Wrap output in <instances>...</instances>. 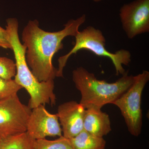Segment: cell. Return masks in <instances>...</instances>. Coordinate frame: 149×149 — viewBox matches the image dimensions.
I'll list each match as a JSON object with an SVG mask.
<instances>
[{"label": "cell", "instance_id": "7c38bea8", "mask_svg": "<svg viewBox=\"0 0 149 149\" xmlns=\"http://www.w3.org/2000/svg\"><path fill=\"white\" fill-rule=\"evenodd\" d=\"M35 139L27 132L0 139V149H33Z\"/></svg>", "mask_w": 149, "mask_h": 149}, {"label": "cell", "instance_id": "3957f363", "mask_svg": "<svg viewBox=\"0 0 149 149\" xmlns=\"http://www.w3.org/2000/svg\"><path fill=\"white\" fill-rule=\"evenodd\" d=\"M134 76L125 72L114 83L99 80L95 74L80 67L72 72V80L81 94L80 103L85 109H101L107 104H112L132 85Z\"/></svg>", "mask_w": 149, "mask_h": 149}, {"label": "cell", "instance_id": "2e32d148", "mask_svg": "<svg viewBox=\"0 0 149 149\" xmlns=\"http://www.w3.org/2000/svg\"><path fill=\"white\" fill-rule=\"evenodd\" d=\"M0 47L4 49L12 50V47L9 42L8 33L6 29H3L0 26Z\"/></svg>", "mask_w": 149, "mask_h": 149}, {"label": "cell", "instance_id": "ac0fdd59", "mask_svg": "<svg viewBox=\"0 0 149 149\" xmlns=\"http://www.w3.org/2000/svg\"><path fill=\"white\" fill-rule=\"evenodd\" d=\"M0 139H1V138H0Z\"/></svg>", "mask_w": 149, "mask_h": 149}, {"label": "cell", "instance_id": "9a60e30c", "mask_svg": "<svg viewBox=\"0 0 149 149\" xmlns=\"http://www.w3.org/2000/svg\"><path fill=\"white\" fill-rule=\"evenodd\" d=\"M16 73V64L10 59L0 57V77L6 80L12 79Z\"/></svg>", "mask_w": 149, "mask_h": 149}, {"label": "cell", "instance_id": "8992f818", "mask_svg": "<svg viewBox=\"0 0 149 149\" xmlns=\"http://www.w3.org/2000/svg\"><path fill=\"white\" fill-rule=\"evenodd\" d=\"M31 111L17 94L0 101V138L26 132Z\"/></svg>", "mask_w": 149, "mask_h": 149}, {"label": "cell", "instance_id": "277c9868", "mask_svg": "<svg viewBox=\"0 0 149 149\" xmlns=\"http://www.w3.org/2000/svg\"><path fill=\"white\" fill-rule=\"evenodd\" d=\"M74 37V47L68 53L58 58V68L56 77H63V69L68 58L72 54L82 49L91 51L99 56L109 58L114 65L116 75L124 74L125 70L123 66L128 65L131 61V54L129 51L120 49L114 53L108 52L105 48V38L102 33L92 26H88L83 31H78Z\"/></svg>", "mask_w": 149, "mask_h": 149}, {"label": "cell", "instance_id": "e0dca14e", "mask_svg": "<svg viewBox=\"0 0 149 149\" xmlns=\"http://www.w3.org/2000/svg\"><path fill=\"white\" fill-rule=\"evenodd\" d=\"M95 2H99L101 1L102 0H93Z\"/></svg>", "mask_w": 149, "mask_h": 149}, {"label": "cell", "instance_id": "9c48e42d", "mask_svg": "<svg viewBox=\"0 0 149 149\" xmlns=\"http://www.w3.org/2000/svg\"><path fill=\"white\" fill-rule=\"evenodd\" d=\"M85 111L80 103L74 101L65 102L59 106L56 115L63 137L71 139L83 131Z\"/></svg>", "mask_w": 149, "mask_h": 149}, {"label": "cell", "instance_id": "7a4b0ae2", "mask_svg": "<svg viewBox=\"0 0 149 149\" xmlns=\"http://www.w3.org/2000/svg\"><path fill=\"white\" fill-rule=\"evenodd\" d=\"M6 30L9 42L12 47L15 59L16 73L14 80L30 95L29 105L32 109L40 105H55L56 97L54 93V80L40 82L29 69L25 58L26 46L21 44L18 35V22L15 18L6 20Z\"/></svg>", "mask_w": 149, "mask_h": 149}, {"label": "cell", "instance_id": "4fadbf2b", "mask_svg": "<svg viewBox=\"0 0 149 149\" xmlns=\"http://www.w3.org/2000/svg\"><path fill=\"white\" fill-rule=\"evenodd\" d=\"M33 149H73L69 139L63 136L53 141L46 139L35 140Z\"/></svg>", "mask_w": 149, "mask_h": 149}, {"label": "cell", "instance_id": "52a82bcc", "mask_svg": "<svg viewBox=\"0 0 149 149\" xmlns=\"http://www.w3.org/2000/svg\"><path fill=\"white\" fill-rule=\"evenodd\" d=\"M120 21L129 39L149 32V0H135L120 10Z\"/></svg>", "mask_w": 149, "mask_h": 149}, {"label": "cell", "instance_id": "5b68a950", "mask_svg": "<svg viewBox=\"0 0 149 149\" xmlns=\"http://www.w3.org/2000/svg\"><path fill=\"white\" fill-rule=\"evenodd\" d=\"M149 80V72L148 70H143L134 76L132 85L112 103L120 110L128 131L135 137H138L142 131L141 99L144 88Z\"/></svg>", "mask_w": 149, "mask_h": 149}, {"label": "cell", "instance_id": "ba28073f", "mask_svg": "<svg viewBox=\"0 0 149 149\" xmlns=\"http://www.w3.org/2000/svg\"><path fill=\"white\" fill-rule=\"evenodd\" d=\"M26 132L35 140L63 136L56 114L49 112L42 104L32 109L27 122Z\"/></svg>", "mask_w": 149, "mask_h": 149}, {"label": "cell", "instance_id": "6da1fadb", "mask_svg": "<svg viewBox=\"0 0 149 149\" xmlns=\"http://www.w3.org/2000/svg\"><path fill=\"white\" fill-rule=\"evenodd\" d=\"M86 20L85 14L76 19H70L64 29L48 32L39 27L37 20H30L22 33L23 44L26 46L25 58L31 71L40 82L54 80L57 69L52 64L55 54L63 48L62 41L68 36H74L80 25Z\"/></svg>", "mask_w": 149, "mask_h": 149}, {"label": "cell", "instance_id": "30bf717a", "mask_svg": "<svg viewBox=\"0 0 149 149\" xmlns=\"http://www.w3.org/2000/svg\"><path fill=\"white\" fill-rule=\"evenodd\" d=\"M83 130L94 136L103 138L111 131L109 116L100 109H85Z\"/></svg>", "mask_w": 149, "mask_h": 149}, {"label": "cell", "instance_id": "5bb4252c", "mask_svg": "<svg viewBox=\"0 0 149 149\" xmlns=\"http://www.w3.org/2000/svg\"><path fill=\"white\" fill-rule=\"evenodd\" d=\"M22 89V87L14 80H6L0 77V101L17 94Z\"/></svg>", "mask_w": 149, "mask_h": 149}, {"label": "cell", "instance_id": "8fae6325", "mask_svg": "<svg viewBox=\"0 0 149 149\" xmlns=\"http://www.w3.org/2000/svg\"><path fill=\"white\" fill-rule=\"evenodd\" d=\"M73 149H105L106 142L83 130L76 136L70 139Z\"/></svg>", "mask_w": 149, "mask_h": 149}]
</instances>
